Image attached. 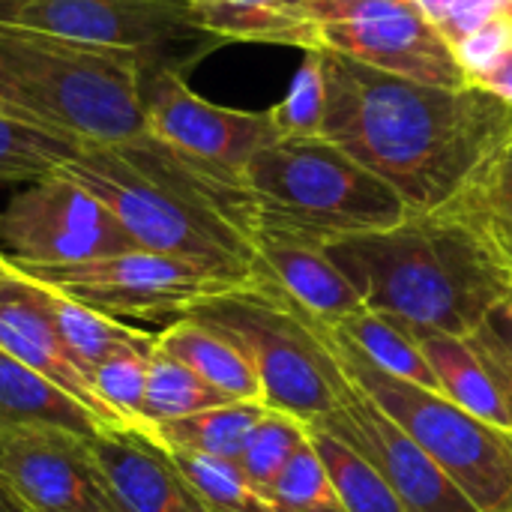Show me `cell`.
I'll use <instances>...</instances> for the list:
<instances>
[{"label": "cell", "instance_id": "obj_1", "mask_svg": "<svg viewBox=\"0 0 512 512\" xmlns=\"http://www.w3.org/2000/svg\"><path fill=\"white\" fill-rule=\"evenodd\" d=\"M321 135L378 174L411 213L444 210L480 189L512 138V105L483 84L459 90L387 75L321 48Z\"/></svg>", "mask_w": 512, "mask_h": 512}, {"label": "cell", "instance_id": "obj_2", "mask_svg": "<svg viewBox=\"0 0 512 512\" xmlns=\"http://www.w3.org/2000/svg\"><path fill=\"white\" fill-rule=\"evenodd\" d=\"M60 171L93 192L135 246L195 261L243 285L255 282L258 201L240 174L150 132L84 144Z\"/></svg>", "mask_w": 512, "mask_h": 512}, {"label": "cell", "instance_id": "obj_3", "mask_svg": "<svg viewBox=\"0 0 512 512\" xmlns=\"http://www.w3.org/2000/svg\"><path fill=\"white\" fill-rule=\"evenodd\" d=\"M366 309L414 333L471 336L512 294V273L468 201L324 246Z\"/></svg>", "mask_w": 512, "mask_h": 512}, {"label": "cell", "instance_id": "obj_4", "mask_svg": "<svg viewBox=\"0 0 512 512\" xmlns=\"http://www.w3.org/2000/svg\"><path fill=\"white\" fill-rule=\"evenodd\" d=\"M144 69L132 51L0 21V105L81 144H111L147 132Z\"/></svg>", "mask_w": 512, "mask_h": 512}, {"label": "cell", "instance_id": "obj_5", "mask_svg": "<svg viewBox=\"0 0 512 512\" xmlns=\"http://www.w3.org/2000/svg\"><path fill=\"white\" fill-rule=\"evenodd\" d=\"M243 180L258 201V231L318 246L393 228L411 213L396 189L324 135L267 144L252 156Z\"/></svg>", "mask_w": 512, "mask_h": 512}, {"label": "cell", "instance_id": "obj_6", "mask_svg": "<svg viewBox=\"0 0 512 512\" xmlns=\"http://www.w3.org/2000/svg\"><path fill=\"white\" fill-rule=\"evenodd\" d=\"M189 315L219 327L246 351L270 411L318 423L339 408L348 378L333 357L324 321L306 315L267 279L255 276Z\"/></svg>", "mask_w": 512, "mask_h": 512}, {"label": "cell", "instance_id": "obj_7", "mask_svg": "<svg viewBox=\"0 0 512 512\" xmlns=\"http://www.w3.org/2000/svg\"><path fill=\"white\" fill-rule=\"evenodd\" d=\"M336 363L480 512H512V432L453 405L447 396L393 378L369 363L348 336L324 324Z\"/></svg>", "mask_w": 512, "mask_h": 512}, {"label": "cell", "instance_id": "obj_8", "mask_svg": "<svg viewBox=\"0 0 512 512\" xmlns=\"http://www.w3.org/2000/svg\"><path fill=\"white\" fill-rule=\"evenodd\" d=\"M0 21L132 51L147 69H177L222 42L198 24L189 0H0Z\"/></svg>", "mask_w": 512, "mask_h": 512}, {"label": "cell", "instance_id": "obj_9", "mask_svg": "<svg viewBox=\"0 0 512 512\" xmlns=\"http://www.w3.org/2000/svg\"><path fill=\"white\" fill-rule=\"evenodd\" d=\"M24 276L117 321H177L243 285L195 261L141 246L72 267L24 270Z\"/></svg>", "mask_w": 512, "mask_h": 512}, {"label": "cell", "instance_id": "obj_10", "mask_svg": "<svg viewBox=\"0 0 512 512\" xmlns=\"http://www.w3.org/2000/svg\"><path fill=\"white\" fill-rule=\"evenodd\" d=\"M126 249L135 243L111 210L63 171L27 183L0 210V255L21 273L72 267Z\"/></svg>", "mask_w": 512, "mask_h": 512}, {"label": "cell", "instance_id": "obj_11", "mask_svg": "<svg viewBox=\"0 0 512 512\" xmlns=\"http://www.w3.org/2000/svg\"><path fill=\"white\" fill-rule=\"evenodd\" d=\"M147 132L222 171L240 174L267 144L279 141L270 111H240L201 99L180 69H147L141 78Z\"/></svg>", "mask_w": 512, "mask_h": 512}, {"label": "cell", "instance_id": "obj_12", "mask_svg": "<svg viewBox=\"0 0 512 512\" xmlns=\"http://www.w3.org/2000/svg\"><path fill=\"white\" fill-rule=\"evenodd\" d=\"M0 480L27 512H126L93 438L69 429L36 426L3 435Z\"/></svg>", "mask_w": 512, "mask_h": 512}, {"label": "cell", "instance_id": "obj_13", "mask_svg": "<svg viewBox=\"0 0 512 512\" xmlns=\"http://www.w3.org/2000/svg\"><path fill=\"white\" fill-rule=\"evenodd\" d=\"M318 423L357 447L387 477L408 512H480L462 495V489L351 381L339 396V408Z\"/></svg>", "mask_w": 512, "mask_h": 512}, {"label": "cell", "instance_id": "obj_14", "mask_svg": "<svg viewBox=\"0 0 512 512\" xmlns=\"http://www.w3.org/2000/svg\"><path fill=\"white\" fill-rule=\"evenodd\" d=\"M318 42L327 51H336L342 57L408 81L447 90L471 84L450 39L420 6L405 12H387L369 21L318 24Z\"/></svg>", "mask_w": 512, "mask_h": 512}, {"label": "cell", "instance_id": "obj_15", "mask_svg": "<svg viewBox=\"0 0 512 512\" xmlns=\"http://www.w3.org/2000/svg\"><path fill=\"white\" fill-rule=\"evenodd\" d=\"M0 351L57 384L66 396L96 414L108 429H126L93 393L87 375L69 357L51 309V288L9 270L0 273Z\"/></svg>", "mask_w": 512, "mask_h": 512}, {"label": "cell", "instance_id": "obj_16", "mask_svg": "<svg viewBox=\"0 0 512 512\" xmlns=\"http://www.w3.org/2000/svg\"><path fill=\"white\" fill-rule=\"evenodd\" d=\"M93 450L126 512H216L147 432L102 429L93 435Z\"/></svg>", "mask_w": 512, "mask_h": 512}, {"label": "cell", "instance_id": "obj_17", "mask_svg": "<svg viewBox=\"0 0 512 512\" xmlns=\"http://www.w3.org/2000/svg\"><path fill=\"white\" fill-rule=\"evenodd\" d=\"M255 246L258 276L282 291L306 315L336 327L366 309L360 291L336 267L324 246L276 231H258Z\"/></svg>", "mask_w": 512, "mask_h": 512}, {"label": "cell", "instance_id": "obj_18", "mask_svg": "<svg viewBox=\"0 0 512 512\" xmlns=\"http://www.w3.org/2000/svg\"><path fill=\"white\" fill-rule=\"evenodd\" d=\"M156 345L186 363L201 381L231 402H261V381L246 351L219 327L201 318H177L159 336Z\"/></svg>", "mask_w": 512, "mask_h": 512}, {"label": "cell", "instance_id": "obj_19", "mask_svg": "<svg viewBox=\"0 0 512 512\" xmlns=\"http://www.w3.org/2000/svg\"><path fill=\"white\" fill-rule=\"evenodd\" d=\"M198 24L219 39L321 48L306 0H189Z\"/></svg>", "mask_w": 512, "mask_h": 512}, {"label": "cell", "instance_id": "obj_20", "mask_svg": "<svg viewBox=\"0 0 512 512\" xmlns=\"http://www.w3.org/2000/svg\"><path fill=\"white\" fill-rule=\"evenodd\" d=\"M417 339H420L423 354L435 372L441 396H447L453 405L465 408L468 414L486 420L489 426L512 432L504 396H501V390L471 336L417 333Z\"/></svg>", "mask_w": 512, "mask_h": 512}, {"label": "cell", "instance_id": "obj_21", "mask_svg": "<svg viewBox=\"0 0 512 512\" xmlns=\"http://www.w3.org/2000/svg\"><path fill=\"white\" fill-rule=\"evenodd\" d=\"M36 426H57L90 438L108 429L96 414L66 396L57 384L0 351V438L15 429Z\"/></svg>", "mask_w": 512, "mask_h": 512}, {"label": "cell", "instance_id": "obj_22", "mask_svg": "<svg viewBox=\"0 0 512 512\" xmlns=\"http://www.w3.org/2000/svg\"><path fill=\"white\" fill-rule=\"evenodd\" d=\"M264 414H267L264 402H225L183 420L150 426L147 435L156 438L165 450H186V453H204V456L237 462L252 429L261 423Z\"/></svg>", "mask_w": 512, "mask_h": 512}, {"label": "cell", "instance_id": "obj_23", "mask_svg": "<svg viewBox=\"0 0 512 512\" xmlns=\"http://www.w3.org/2000/svg\"><path fill=\"white\" fill-rule=\"evenodd\" d=\"M336 330L342 336H348L354 342V348L369 363H375L381 372L438 393V381H435V372L423 354V345H420L417 333L408 330L405 324H399L381 312L360 309L357 315L336 324Z\"/></svg>", "mask_w": 512, "mask_h": 512}, {"label": "cell", "instance_id": "obj_24", "mask_svg": "<svg viewBox=\"0 0 512 512\" xmlns=\"http://www.w3.org/2000/svg\"><path fill=\"white\" fill-rule=\"evenodd\" d=\"M312 447L327 465L339 498L348 512H408L387 477L348 441L324 429L321 423H309Z\"/></svg>", "mask_w": 512, "mask_h": 512}, {"label": "cell", "instance_id": "obj_25", "mask_svg": "<svg viewBox=\"0 0 512 512\" xmlns=\"http://www.w3.org/2000/svg\"><path fill=\"white\" fill-rule=\"evenodd\" d=\"M84 144L0 111V183H33L78 156Z\"/></svg>", "mask_w": 512, "mask_h": 512}, {"label": "cell", "instance_id": "obj_26", "mask_svg": "<svg viewBox=\"0 0 512 512\" xmlns=\"http://www.w3.org/2000/svg\"><path fill=\"white\" fill-rule=\"evenodd\" d=\"M225 402H231V399L216 393L186 363H180L159 345L153 348L147 390H144V402H141V432H147L150 426L168 423V420H183V417L201 414V411L225 405Z\"/></svg>", "mask_w": 512, "mask_h": 512}, {"label": "cell", "instance_id": "obj_27", "mask_svg": "<svg viewBox=\"0 0 512 512\" xmlns=\"http://www.w3.org/2000/svg\"><path fill=\"white\" fill-rule=\"evenodd\" d=\"M153 348H156V336L144 330L138 339L114 348L90 372L93 393L126 429H141V402L147 390Z\"/></svg>", "mask_w": 512, "mask_h": 512}, {"label": "cell", "instance_id": "obj_28", "mask_svg": "<svg viewBox=\"0 0 512 512\" xmlns=\"http://www.w3.org/2000/svg\"><path fill=\"white\" fill-rule=\"evenodd\" d=\"M51 309H54L57 333H60L63 345L69 351V357L87 375V381H90V372L114 348H120V345H126V342H132V339H138L144 333L141 327H132L126 321L108 318V315H102V312L78 303V300H69V297H63L57 291H51Z\"/></svg>", "mask_w": 512, "mask_h": 512}, {"label": "cell", "instance_id": "obj_29", "mask_svg": "<svg viewBox=\"0 0 512 512\" xmlns=\"http://www.w3.org/2000/svg\"><path fill=\"white\" fill-rule=\"evenodd\" d=\"M189 486L216 512H276L264 492L252 486L243 468L231 459H216L204 453L168 450Z\"/></svg>", "mask_w": 512, "mask_h": 512}, {"label": "cell", "instance_id": "obj_30", "mask_svg": "<svg viewBox=\"0 0 512 512\" xmlns=\"http://www.w3.org/2000/svg\"><path fill=\"white\" fill-rule=\"evenodd\" d=\"M306 444H309V423L267 408L261 423L252 429L237 465L252 480V486L267 495V489L276 483V477L285 471V465Z\"/></svg>", "mask_w": 512, "mask_h": 512}, {"label": "cell", "instance_id": "obj_31", "mask_svg": "<svg viewBox=\"0 0 512 512\" xmlns=\"http://www.w3.org/2000/svg\"><path fill=\"white\" fill-rule=\"evenodd\" d=\"M267 501L276 512H348L312 438L267 489Z\"/></svg>", "mask_w": 512, "mask_h": 512}, {"label": "cell", "instance_id": "obj_32", "mask_svg": "<svg viewBox=\"0 0 512 512\" xmlns=\"http://www.w3.org/2000/svg\"><path fill=\"white\" fill-rule=\"evenodd\" d=\"M327 111V75L321 48L303 51V63L294 72L288 93L270 108V117L282 138H315L324 129Z\"/></svg>", "mask_w": 512, "mask_h": 512}, {"label": "cell", "instance_id": "obj_33", "mask_svg": "<svg viewBox=\"0 0 512 512\" xmlns=\"http://www.w3.org/2000/svg\"><path fill=\"white\" fill-rule=\"evenodd\" d=\"M471 339L483 354L512 420V294L492 309V315L480 324L477 333H471Z\"/></svg>", "mask_w": 512, "mask_h": 512}, {"label": "cell", "instance_id": "obj_34", "mask_svg": "<svg viewBox=\"0 0 512 512\" xmlns=\"http://www.w3.org/2000/svg\"><path fill=\"white\" fill-rule=\"evenodd\" d=\"M453 51H456L465 75L471 81H480L507 51H512V18H507V15L492 18L489 24H483L471 36L456 42Z\"/></svg>", "mask_w": 512, "mask_h": 512}, {"label": "cell", "instance_id": "obj_35", "mask_svg": "<svg viewBox=\"0 0 512 512\" xmlns=\"http://www.w3.org/2000/svg\"><path fill=\"white\" fill-rule=\"evenodd\" d=\"M405 9H417V0H306V12L315 24H351Z\"/></svg>", "mask_w": 512, "mask_h": 512}, {"label": "cell", "instance_id": "obj_36", "mask_svg": "<svg viewBox=\"0 0 512 512\" xmlns=\"http://www.w3.org/2000/svg\"><path fill=\"white\" fill-rule=\"evenodd\" d=\"M465 201L474 210L480 228L486 231V237L492 240V246L498 249V255L504 258V264L510 267L512 273V210L498 204L483 186L474 189L471 195H465Z\"/></svg>", "mask_w": 512, "mask_h": 512}, {"label": "cell", "instance_id": "obj_37", "mask_svg": "<svg viewBox=\"0 0 512 512\" xmlns=\"http://www.w3.org/2000/svg\"><path fill=\"white\" fill-rule=\"evenodd\" d=\"M498 15H504L501 0H453L441 15L438 30L450 39V45H456Z\"/></svg>", "mask_w": 512, "mask_h": 512}, {"label": "cell", "instance_id": "obj_38", "mask_svg": "<svg viewBox=\"0 0 512 512\" xmlns=\"http://www.w3.org/2000/svg\"><path fill=\"white\" fill-rule=\"evenodd\" d=\"M474 84H483L489 93H495L498 99H504L507 105H512V51H507L480 81Z\"/></svg>", "mask_w": 512, "mask_h": 512}, {"label": "cell", "instance_id": "obj_39", "mask_svg": "<svg viewBox=\"0 0 512 512\" xmlns=\"http://www.w3.org/2000/svg\"><path fill=\"white\" fill-rule=\"evenodd\" d=\"M486 183H504V186H512V138L507 141V147H504V153H501V159H498V165H495V171H492V177H489Z\"/></svg>", "mask_w": 512, "mask_h": 512}, {"label": "cell", "instance_id": "obj_40", "mask_svg": "<svg viewBox=\"0 0 512 512\" xmlns=\"http://www.w3.org/2000/svg\"><path fill=\"white\" fill-rule=\"evenodd\" d=\"M0 512H27V507L15 498V492L0 480Z\"/></svg>", "mask_w": 512, "mask_h": 512}, {"label": "cell", "instance_id": "obj_41", "mask_svg": "<svg viewBox=\"0 0 512 512\" xmlns=\"http://www.w3.org/2000/svg\"><path fill=\"white\" fill-rule=\"evenodd\" d=\"M483 189H486L498 204H504L507 210H512V186H504V183H483Z\"/></svg>", "mask_w": 512, "mask_h": 512}, {"label": "cell", "instance_id": "obj_42", "mask_svg": "<svg viewBox=\"0 0 512 512\" xmlns=\"http://www.w3.org/2000/svg\"><path fill=\"white\" fill-rule=\"evenodd\" d=\"M450 3H453V0H417V6H420V9L435 21V24L441 21V15L447 12V6H450Z\"/></svg>", "mask_w": 512, "mask_h": 512}, {"label": "cell", "instance_id": "obj_43", "mask_svg": "<svg viewBox=\"0 0 512 512\" xmlns=\"http://www.w3.org/2000/svg\"><path fill=\"white\" fill-rule=\"evenodd\" d=\"M9 270H15V267H12V264H9V261L0 255V273H9Z\"/></svg>", "mask_w": 512, "mask_h": 512}, {"label": "cell", "instance_id": "obj_44", "mask_svg": "<svg viewBox=\"0 0 512 512\" xmlns=\"http://www.w3.org/2000/svg\"><path fill=\"white\" fill-rule=\"evenodd\" d=\"M504 15H507V18H512V0H507V9H504Z\"/></svg>", "mask_w": 512, "mask_h": 512}, {"label": "cell", "instance_id": "obj_45", "mask_svg": "<svg viewBox=\"0 0 512 512\" xmlns=\"http://www.w3.org/2000/svg\"><path fill=\"white\" fill-rule=\"evenodd\" d=\"M0 111H6V108H3V105H0ZM6 114H9V111H6Z\"/></svg>", "mask_w": 512, "mask_h": 512}]
</instances>
